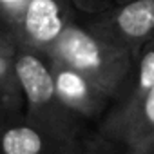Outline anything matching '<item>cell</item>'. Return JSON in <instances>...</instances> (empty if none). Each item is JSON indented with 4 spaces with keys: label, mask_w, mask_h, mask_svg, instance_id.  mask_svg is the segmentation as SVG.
<instances>
[{
    "label": "cell",
    "mask_w": 154,
    "mask_h": 154,
    "mask_svg": "<svg viewBox=\"0 0 154 154\" xmlns=\"http://www.w3.org/2000/svg\"><path fill=\"white\" fill-rule=\"evenodd\" d=\"M17 47L18 44L11 35V31L4 24H0V56H13Z\"/></svg>",
    "instance_id": "13"
},
{
    "label": "cell",
    "mask_w": 154,
    "mask_h": 154,
    "mask_svg": "<svg viewBox=\"0 0 154 154\" xmlns=\"http://www.w3.org/2000/svg\"><path fill=\"white\" fill-rule=\"evenodd\" d=\"M53 84L62 105L82 122L96 120L112 105V98L72 67L49 58Z\"/></svg>",
    "instance_id": "6"
},
{
    "label": "cell",
    "mask_w": 154,
    "mask_h": 154,
    "mask_svg": "<svg viewBox=\"0 0 154 154\" xmlns=\"http://www.w3.org/2000/svg\"><path fill=\"white\" fill-rule=\"evenodd\" d=\"M96 136L127 150L154 152V87L131 109L105 112Z\"/></svg>",
    "instance_id": "5"
},
{
    "label": "cell",
    "mask_w": 154,
    "mask_h": 154,
    "mask_svg": "<svg viewBox=\"0 0 154 154\" xmlns=\"http://www.w3.org/2000/svg\"><path fill=\"white\" fill-rule=\"evenodd\" d=\"M18 114H24V98L15 72L13 56H0V118Z\"/></svg>",
    "instance_id": "9"
},
{
    "label": "cell",
    "mask_w": 154,
    "mask_h": 154,
    "mask_svg": "<svg viewBox=\"0 0 154 154\" xmlns=\"http://www.w3.org/2000/svg\"><path fill=\"white\" fill-rule=\"evenodd\" d=\"M152 87H154V38L150 42H147L143 45V49L140 51L127 91L123 93V96L120 100H116L107 109V112H123V111L131 109Z\"/></svg>",
    "instance_id": "8"
},
{
    "label": "cell",
    "mask_w": 154,
    "mask_h": 154,
    "mask_svg": "<svg viewBox=\"0 0 154 154\" xmlns=\"http://www.w3.org/2000/svg\"><path fill=\"white\" fill-rule=\"evenodd\" d=\"M27 0H0V24L9 27L20 15Z\"/></svg>",
    "instance_id": "11"
},
{
    "label": "cell",
    "mask_w": 154,
    "mask_h": 154,
    "mask_svg": "<svg viewBox=\"0 0 154 154\" xmlns=\"http://www.w3.org/2000/svg\"><path fill=\"white\" fill-rule=\"evenodd\" d=\"M69 2L74 6L76 11L89 17V15H96V13L107 9L109 6L114 4V0H69Z\"/></svg>",
    "instance_id": "12"
},
{
    "label": "cell",
    "mask_w": 154,
    "mask_h": 154,
    "mask_svg": "<svg viewBox=\"0 0 154 154\" xmlns=\"http://www.w3.org/2000/svg\"><path fill=\"white\" fill-rule=\"evenodd\" d=\"M76 18V9L69 0H27L8 29L18 47L47 56L63 29Z\"/></svg>",
    "instance_id": "4"
},
{
    "label": "cell",
    "mask_w": 154,
    "mask_h": 154,
    "mask_svg": "<svg viewBox=\"0 0 154 154\" xmlns=\"http://www.w3.org/2000/svg\"><path fill=\"white\" fill-rule=\"evenodd\" d=\"M129 154H154V152H143V150H129Z\"/></svg>",
    "instance_id": "14"
},
{
    "label": "cell",
    "mask_w": 154,
    "mask_h": 154,
    "mask_svg": "<svg viewBox=\"0 0 154 154\" xmlns=\"http://www.w3.org/2000/svg\"><path fill=\"white\" fill-rule=\"evenodd\" d=\"M114 2H127V0H114Z\"/></svg>",
    "instance_id": "15"
},
{
    "label": "cell",
    "mask_w": 154,
    "mask_h": 154,
    "mask_svg": "<svg viewBox=\"0 0 154 154\" xmlns=\"http://www.w3.org/2000/svg\"><path fill=\"white\" fill-rule=\"evenodd\" d=\"M84 140L69 141L58 138L24 114L0 118V154H69Z\"/></svg>",
    "instance_id": "7"
},
{
    "label": "cell",
    "mask_w": 154,
    "mask_h": 154,
    "mask_svg": "<svg viewBox=\"0 0 154 154\" xmlns=\"http://www.w3.org/2000/svg\"><path fill=\"white\" fill-rule=\"evenodd\" d=\"M69 154H129L127 149H122L114 143H109L98 136L91 138V140H84V143L78 147V149H74L72 152Z\"/></svg>",
    "instance_id": "10"
},
{
    "label": "cell",
    "mask_w": 154,
    "mask_h": 154,
    "mask_svg": "<svg viewBox=\"0 0 154 154\" xmlns=\"http://www.w3.org/2000/svg\"><path fill=\"white\" fill-rule=\"evenodd\" d=\"M47 58L87 76L112 98V103L127 91L136 65V58L125 47L94 35L78 18L63 29Z\"/></svg>",
    "instance_id": "1"
},
{
    "label": "cell",
    "mask_w": 154,
    "mask_h": 154,
    "mask_svg": "<svg viewBox=\"0 0 154 154\" xmlns=\"http://www.w3.org/2000/svg\"><path fill=\"white\" fill-rule=\"evenodd\" d=\"M84 26L94 35L125 47L138 60L143 45L154 38V0L114 2L107 9L89 15Z\"/></svg>",
    "instance_id": "3"
},
{
    "label": "cell",
    "mask_w": 154,
    "mask_h": 154,
    "mask_svg": "<svg viewBox=\"0 0 154 154\" xmlns=\"http://www.w3.org/2000/svg\"><path fill=\"white\" fill-rule=\"evenodd\" d=\"M13 65L22 89L24 116L58 138L82 141L85 138L84 122L69 112L58 100L49 58L42 53L17 47Z\"/></svg>",
    "instance_id": "2"
}]
</instances>
